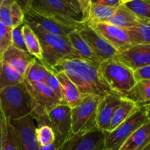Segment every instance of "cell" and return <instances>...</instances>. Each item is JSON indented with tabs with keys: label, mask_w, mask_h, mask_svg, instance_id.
<instances>
[{
	"label": "cell",
	"mask_w": 150,
	"mask_h": 150,
	"mask_svg": "<svg viewBox=\"0 0 150 150\" xmlns=\"http://www.w3.org/2000/svg\"><path fill=\"white\" fill-rule=\"evenodd\" d=\"M44 83H45L49 89H51V90L53 91V92L57 95V97L59 98L60 102L63 104V97H62L60 84V83H59L56 76L52 73V72H51V74L48 76V78L46 79V80Z\"/></svg>",
	"instance_id": "36"
},
{
	"label": "cell",
	"mask_w": 150,
	"mask_h": 150,
	"mask_svg": "<svg viewBox=\"0 0 150 150\" xmlns=\"http://www.w3.org/2000/svg\"><path fill=\"white\" fill-rule=\"evenodd\" d=\"M143 150H150V144L147 146H146Z\"/></svg>",
	"instance_id": "46"
},
{
	"label": "cell",
	"mask_w": 150,
	"mask_h": 150,
	"mask_svg": "<svg viewBox=\"0 0 150 150\" xmlns=\"http://www.w3.org/2000/svg\"><path fill=\"white\" fill-rule=\"evenodd\" d=\"M138 21V17L128 9L124 4H121L115 10L107 23L123 29H129L135 26Z\"/></svg>",
	"instance_id": "21"
},
{
	"label": "cell",
	"mask_w": 150,
	"mask_h": 150,
	"mask_svg": "<svg viewBox=\"0 0 150 150\" xmlns=\"http://www.w3.org/2000/svg\"><path fill=\"white\" fill-rule=\"evenodd\" d=\"M57 77L61 88L63 104L67 105L71 108H74L79 105L82 98L76 85L66 76L63 72L50 70Z\"/></svg>",
	"instance_id": "18"
},
{
	"label": "cell",
	"mask_w": 150,
	"mask_h": 150,
	"mask_svg": "<svg viewBox=\"0 0 150 150\" xmlns=\"http://www.w3.org/2000/svg\"><path fill=\"white\" fill-rule=\"evenodd\" d=\"M36 122L35 130L36 139L41 146H45L55 142V133L51 127V123L47 116L42 117H34Z\"/></svg>",
	"instance_id": "23"
},
{
	"label": "cell",
	"mask_w": 150,
	"mask_h": 150,
	"mask_svg": "<svg viewBox=\"0 0 150 150\" xmlns=\"http://www.w3.org/2000/svg\"><path fill=\"white\" fill-rule=\"evenodd\" d=\"M24 23L29 25L38 36L42 51V62L48 68L53 67L63 60L81 59L72 47L69 38L46 32L35 23Z\"/></svg>",
	"instance_id": "2"
},
{
	"label": "cell",
	"mask_w": 150,
	"mask_h": 150,
	"mask_svg": "<svg viewBox=\"0 0 150 150\" xmlns=\"http://www.w3.org/2000/svg\"><path fill=\"white\" fill-rule=\"evenodd\" d=\"M10 122L17 130L21 150H41L35 133L36 122L32 114Z\"/></svg>",
	"instance_id": "14"
},
{
	"label": "cell",
	"mask_w": 150,
	"mask_h": 150,
	"mask_svg": "<svg viewBox=\"0 0 150 150\" xmlns=\"http://www.w3.org/2000/svg\"><path fill=\"white\" fill-rule=\"evenodd\" d=\"M150 144V122L135 130L119 150H143Z\"/></svg>",
	"instance_id": "20"
},
{
	"label": "cell",
	"mask_w": 150,
	"mask_h": 150,
	"mask_svg": "<svg viewBox=\"0 0 150 150\" xmlns=\"http://www.w3.org/2000/svg\"><path fill=\"white\" fill-rule=\"evenodd\" d=\"M120 1H121V4H126V3L129 2V1H134V0H120Z\"/></svg>",
	"instance_id": "45"
},
{
	"label": "cell",
	"mask_w": 150,
	"mask_h": 150,
	"mask_svg": "<svg viewBox=\"0 0 150 150\" xmlns=\"http://www.w3.org/2000/svg\"><path fill=\"white\" fill-rule=\"evenodd\" d=\"M99 69L110 89L122 98L137 82L133 70L115 58L102 62Z\"/></svg>",
	"instance_id": "4"
},
{
	"label": "cell",
	"mask_w": 150,
	"mask_h": 150,
	"mask_svg": "<svg viewBox=\"0 0 150 150\" xmlns=\"http://www.w3.org/2000/svg\"><path fill=\"white\" fill-rule=\"evenodd\" d=\"M41 150H57V148L55 143H54L45 146H41Z\"/></svg>",
	"instance_id": "44"
},
{
	"label": "cell",
	"mask_w": 150,
	"mask_h": 150,
	"mask_svg": "<svg viewBox=\"0 0 150 150\" xmlns=\"http://www.w3.org/2000/svg\"><path fill=\"white\" fill-rule=\"evenodd\" d=\"M139 108H142V109L144 110L146 115L147 118H148L149 121L150 122V102L144 104V105H141V106H139Z\"/></svg>",
	"instance_id": "42"
},
{
	"label": "cell",
	"mask_w": 150,
	"mask_h": 150,
	"mask_svg": "<svg viewBox=\"0 0 150 150\" xmlns=\"http://www.w3.org/2000/svg\"><path fill=\"white\" fill-rule=\"evenodd\" d=\"M117 7H111L101 4H91L88 18L85 23L88 24L97 23H107L111 18Z\"/></svg>",
	"instance_id": "29"
},
{
	"label": "cell",
	"mask_w": 150,
	"mask_h": 150,
	"mask_svg": "<svg viewBox=\"0 0 150 150\" xmlns=\"http://www.w3.org/2000/svg\"><path fill=\"white\" fill-rule=\"evenodd\" d=\"M13 28L6 26L0 21V60L4 51L12 45Z\"/></svg>",
	"instance_id": "32"
},
{
	"label": "cell",
	"mask_w": 150,
	"mask_h": 150,
	"mask_svg": "<svg viewBox=\"0 0 150 150\" xmlns=\"http://www.w3.org/2000/svg\"><path fill=\"white\" fill-rule=\"evenodd\" d=\"M51 73V71L40 60L36 58L28 67L24 79L27 82L45 83L46 80Z\"/></svg>",
	"instance_id": "26"
},
{
	"label": "cell",
	"mask_w": 150,
	"mask_h": 150,
	"mask_svg": "<svg viewBox=\"0 0 150 150\" xmlns=\"http://www.w3.org/2000/svg\"><path fill=\"white\" fill-rule=\"evenodd\" d=\"M22 34L29 54L33 56L37 59L42 62V51H41L39 40L36 34L34 32L29 25L25 23L22 25Z\"/></svg>",
	"instance_id": "27"
},
{
	"label": "cell",
	"mask_w": 150,
	"mask_h": 150,
	"mask_svg": "<svg viewBox=\"0 0 150 150\" xmlns=\"http://www.w3.org/2000/svg\"><path fill=\"white\" fill-rule=\"evenodd\" d=\"M55 133V144L58 149L71 135V108L65 104H59L47 114Z\"/></svg>",
	"instance_id": "10"
},
{
	"label": "cell",
	"mask_w": 150,
	"mask_h": 150,
	"mask_svg": "<svg viewBox=\"0 0 150 150\" xmlns=\"http://www.w3.org/2000/svg\"><path fill=\"white\" fill-rule=\"evenodd\" d=\"M6 122H7V120H6L5 117H4V114L2 112V110L0 107V150H1V146H2L3 137H4Z\"/></svg>",
	"instance_id": "40"
},
{
	"label": "cell",
	"mask_w": 150,
	"mask_h": 150,
	"mask_svg": "<svg viewBox=\"0 0 150 150\" xmlns=\"http://www.w3.org/2000/svg\"><path fill=\"white\" fill-rule=\"evenodd\" d=\"M35 59L33 56L28 52L11 45L4 51L1 60L19 74L24 76L28 67Z\"/></svg>",
	"instance_id": "17"
},
{
	"label": "cell",
	"mask_w": 150,
	"mask_h": 150,
	"mask_svg": "<svg viewBox=\"0 0 150 150\" xmlns=\"http://www.w3.org/2000/svg\"><path fill=\"white\" fill-rule=\"evenodd\" d=\"M24 81L33 102L34 111L32 115L34 117L47 116L54 107L62 104L57 95L44 83Z\"/></svg>",
	"instance_id": "8"
},
{
	"label": "cell",
	"mask_w": 150,
	"mask_h": 150,
	"mask_svg": "<svg viewBox=\"0 0 150 150\" xmlns=\"http://www.w3.org/2000/svg\"><path fill=\"white\" fill-rule=\"evenodd\" d=\"M91 4H101L111 7H118L121 4L120 0H92Z\"/></svg>",
	"instance_id": "39"
},
{
	"label": "cell",
	"mask_w": 150,
	"mask_h": 150,
	"mask_svg": "<svg viewBox=\"0 0 150 150\" xmlns=\"http://www.w3.org/2000/svg\"><path fill=\"white\" fill-rule=\"evenodd\" d=\"M148 122L149 121L144 110L139 108L116 129L104 133V149L119 150L135 130Z\"/></svg>",
	"instance_id": "7"
},
{
	"label": "cell",
	"mask_w": 150,
	"mask_h": 150,
	"mask_svg": "<svg viewBox=\"0 0 150 150\" xmlns=\"http://www.w3.org/2000/svg\"><path fill=\"white\" fill-rule=\"evenodd\" d=\"M138 109H139V107L133 102L125 98H122L120 105L116 108V111H114V114L110 121V125L108 132L116 129L118 126L126 121Z\"/></svg>",
	"instance_id": "24"
},
{
	"label": "cell",
	"mask_w": 150,
	"mask_h": 150,
	"mask_svg": "<svg viewBox=\"0 0 150 150\" xmlns=\"http://www.w3.org/2000/svg\"><path fill=\"white\" fill-rule=\"evenodd\" d=\"M104 150H109V149H104Z\"/></svg>",
	"instance_id": "49"
},
{
	"label": "cell",
	"mask_w": 150,
	"mask_h": 150,
	"mask_svg": "<svg viewBox=\"0 0 150 150\" xmlns=\"http://www.w3.org/2000/svg\"><path fill=\"white\" fill-rule=\"evenodd\" d=\"M24 76L0 60V93L7 87L24 81Z\"/></svg>",
	"instance_id": "28"
},
{
	"label": "cell",
	"mask_w": 150,
	"mask_h": 150,
	"mask_svg": "<svg viewBox=\"0 0 150 150\" xmlns=\"http://www.w3.org/2000/svg\"><path fill=\"white\" fill-rule=\"evenodd\" d=\"M124 98L132 101L138 107L150 102V80L137 81Z\"/></svg>",
	"instance_id": "25"
},
{
	"label": "cell",
	"mask_w": 150,
	"mask_h": 150,
	"mask_svg": "<svg viewBox=\"0 0 150 150\" xmlns=\"http://www.w3.org/2000/svg\"><path fill=\"white\" fill-rule=\"evenodd\" d=\"M115 59L133 71L150 65V44L135 45L119 53Z\"/></svg>",
	"instance_id": "15"
},
{
	"label": "cell",
	"mask_w": 150,
	"mask_h": 150,
	"mask_svg": "<svg viewBox=\"0 0 150 150\" xmlns=\"http://www.w3.org/2000/svg\"><path fill=\"white\" fill-rule=\"evenodd\" d=\"M3 1H4V0H0V7H1V4H2V2H3Z\"/></svg>",
	"instance_id": "48"
},
{
	"label": "cell",
	"mask_w": 150,
	"mask_h": 150,
	"mask_svg": "<svg viewBox=\"0 0 150 150\" xmlns=\"http://www.w3.org/2000/svg\"><path fill=\"white\" fill-rule=\"evenodd\" d=\"M66 1H67L71 6L74 7L76 10H77L78 12L81 13V10H80V7H79V3H78L77 0H65Z\"/></svg>",
	"instance_id": "43"
},
{
	"label": "cell",
	"mask_w": 150,
	"mask_h": 150,
	"mask_svg": "<svg viewBox=\"0 0 150 150\" xmlns=\"http://www.w3.org/2000/svg\"><path fill=\"white\" fill-rule=\"evenodd\" d=\"M13 2V0H4L0 7V21L11 28V5Z\"/></svg>",
	"instance_id": "33"
},
{
	"label": "cell",
	"mask_w": 150,
	"mask_h": 150,
	"mask_svg": "<svg viewBox=\"0 0 150 150\" xmlns=\"http://www.w3.org/2000/svg\"><path fill=\"white\" fill-rule=\"evenodd\" d=\"M0 107L10 122L33 113V102L24 81L7 87L0 93Z\"/></svg>",
	"instance_id": "3"
},
{
	"label": "cell",
	"mask_w": 150,
	"mask_h": 150,
	"mask_svg": "<svg viewBox=\"0 0 150 150\" xmlns=\"http://www.w3.org/2000/svg\"><path fill=\"white\" fill-rule=\"evenodd\" d=\"M134 77L136 81L142 80H150V65L133 71Z\"/></svg>",
	"instance_id": "37"
},
{
	"label": "cell",
	"mask_w": 150,
	"mask_h": 150,
	"mask_svg": "<svg viewBox=\"0 0 150 150\" xmlns=\"http://www.w3.org/2000/svg\"><path fill=\"white\" fill-rule=\"evenodd\" d=\"M132 45L150 44V20L138 17L135 26L126 29Z\"/></svg>",
	"instance_id": "22"
},
{
	"label": "cell",
	"mask_w": 150,
	"mask_h": 150,
	"mask_svg": "<svg viewBox=\"0 0 150 150\" xmlns=\"http://www.w3.org/2000/svg\"><path fill=\"white\" fill-rule=\"evenodd\" d=\"M69 41L71 44L72 47L74 48L80 58L87 62L92 63L94 65L99 67L101 61L96 57L91 47L85 42V40L79 35V31L72 32L68 35Z\"/></svg>",
	"instance_id": "19"
},
{
	"label": "cell",
	"mask_w": 150,
	"mask_h": 150,
	"mask_svg": "<svg viewBox=\"0 0 150 150\" xmlns=\"http://www.w3.org/2000/svg\"><path fill=\"white\" fill-rule=\"evenodd\" d=\"M79 35L89 45L101 62L115 58L119 51L88 24L79 31Z\"/></svg>",
	"instance_id": "12"
},
{
	"label": "cell",
	"mask_w": 150,
	"mask_h": 150,
	"mask_svg": "<svg viewBox=\"0 0 150 150\" xmlns=\"http://www.w3.org/2000/svg\"><path fill=\"white\" fill-rule=\"evenodd\" d=\"M101 97L88 95L80 103L71 108V134L88 132L97 127L96 110Z\"/></svg>",
	"instance_id": "6"
},
{
	"label": "cell",
	"mask_w": 150,
	"mask_h": 150,
	"mask_svg": "<svg viewBox=\"0 0 150 150\" xmlns=\"http://www.w3.org/2000/svg\"><path fill=\"white\" fill-rule=\"evenodd\" d=\"M1 150H21L17 130L13 124L8 121L6 122Z\"/></svg>",
	"instance_id": "30"
},
{
	"label": "cell",
	"mask_w": 150,
	"mask_h": 150,
	"mask_svg": "<svg viewBox=\"0 0 150 150\" xmlns=\"http://www.w3.org/2000/svg\"><path fill=\"white\" fill-rule=\"evenodd\" d=\"M88 25L111 44L119 53L132 46L126 29H121L108 23H91Z\"/></svg>",
	"instance_id": "13"
},
{
	"label": "cell",
	"mask_w": 150,
	"mask_h": 150,
	"mask_svg": "<svg viewBox=\"0 0 150 150\" xmlns=\"http://www.w3.org/2000/svg\"><path fill=\"white\" fill-rule=\"evenodd\" d=\"M30 8L38 13L51 16L75 25L85 23L82 13L65 0H29Z\"/></svg>",
	"instance_id": "5"
},
{
	"label": "cell",
	"mask_w": 150,
	"mask_h": 150,
	"mask_svg": "<svg viewBox=\"0 0 150 150\" xmlns=\"http://www.w3.org/2000/svg\"><path fill=\"white\" fill-rule=\"evenodd\" d=\"M144 1H145L146 2H147V3H149V4H150V0H144Z\"/></svg>",
	"instance_id": "47"
},
{
	"label": "cell",
	"mask_w": 150,
	"mask_h": 150,
	"mask_svg": "<svg viewBox=\"0 0 150 150\" xmlns=\"http://www.w3.org/2000/svg\"><path fill=\"white\" fill-rule=\"evenodd\" d=\"M91 1L92 0H77L85 23L86 22L87 18H88L90 7H91Z\"/></svg>",
	"instance_id": "38"
},
{
	"label": "cell",
	"mask_w": 150,
	"mask_h": 150,
	"mask_svg": "<svg viewBox=\"0 0 150 150\" xmlns=\"http://www.w3.org/2000/svg\"><path fill=\"white\" fill-rule=\"evenodd\" d=\"M121 100L122 98L117 94H109L101 98L96 110V126L99 130L104 133L109 131L114 111Z\"/></svg>",
	"instance_id": "16"
},
{
	"label": "cell",
	"mask_w": 150,
	"mask_h": 150,
	"mask_svg": "<svg viewBox=\"0 0 150 150\" xmlns=\"http://www.w3.org/2000/svg\"><path fill=\"white\" fill-rule=\"evenodd\" d=\"M24 19V13L16 2H13L11 5L12 28L13 29L23 24Z\"/></svg>",
	"instance_id": "35"
},
{
	"label": "cell",
	"mask_w": 150,
	"mask_h": 150,
	"mask_svg": "<svg viewBox=\"0 0 150 150\" xmlns=\"http://www.w3.org/2000/svg\"><path fill=\"white\" fill-rule=\"evenodd\" d=\"M123 4L138 17L150 20V4L144 0H134Z\"/></svg>",
	"instance_id": "31"
},
{
	"label": "cell",
	"mask_w": 150,
	"mask_h": 150,
	"mask_svg": "<svg viewBox=\"0 0 150 150\" xmlns=\"http://www.w3.org/2000/svg\"><path fill=\"white\" fill-rule=\"evenodd\" d=\"M49 69L64 73L76 85L82 98L88 95L103 98L116 94L103 79L99 67L82 59L63 60Z\"/></svg>",
	"instance_id": "1"
},
{
	"label": "cell",
	"mask_w": 150,
	"mask_h": 150,
	"mask_svg": "<svg viewBox=\"0 0 150 150\" xmlns=\"http://www.w3.org/2000/svg\"><path fill=\"white\" fill-rule=\"evenodd\" d=\"M104 133L98 127L88 132L71 134L57 150H104Z\"/></svg>",
	"instance_id": "11"
},
{
	"label": "cell",
	"mask_w": 150,
	"mask_h": 150,
	"mask_svg": "<svg viewBox=\"0 0 150 150\" xmlns=\"http://www.w3.org/2000/svg\"><path fill=\"white\" fill-rule=\"evenodd\" d=\"M22 25L18 27L13 28L12 30V45L19 49L28 52L27 48L25 45L23 34H22Z\"/></svg>",
	"instance_id": "34"
},
{
	"label": "cell",
	"mask_w": 150,
	"mask_h": 150,
	"mask_svg": "<svg viewBox=\"0 0 150 150\" xmlns=\"http://www.w3.org/2000/svg\"><path fill=\"white\" fill-rule=\"evenodd\" d=\"M24 22L35 23L46 32L66 38L71 32L79 31L86 24V23L80 25L66 23L56 18L37 13L31 8L24 13Z\"/></svg>",
	"instance_id": "9"
},
{
	"label": "cell",
	"mask_w": 150,
	"mask_h": 150,
	"mask_svg": "<svg viewBox=\"0 0 150 150\" xmlns=\"http://www.w3.org/2000/svg\"><path fill=\"white\" fill-rule=\"evenodd\" d=\"M13 1L16 2L21 8L24 13L29 10V8H30V2H29V0H13Z\"/></svg>",
	"instance_id": "41"
}]
</instances>
